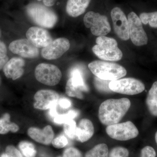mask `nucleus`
Listing matches in <instances>:
<instances>
[{
    "label": "nucleus",
    "instance_id": "obj_34",
    "mask_svg": "<svg viewBox=\"0 0 157 157\" xmlns=\"http://www.w3.org/2000/svg\"><path fill=\"white\" fill-rule=\"evenodd\" d=\"M58 104L64 109H67L71 106V103L70 100L65 98L59 99Z\"/></svg>",
    "mask_w": 157,
    "mask_h": 157
},
{
    "label": "nucleus",
    "instance_id": "obj_2",
    "mask_svg": "<svg viewBox=\"0 0 157 157\" xmlns=\"http://www.w3.org/2000/svg\"><path fill=\"white\" fill-rule=\"evenodd\" d=\"M88 67L96 77L108 81L117 80L127 74L123 67L111 62L94 61L89 64Z\"/></svg>",
    "mask_w": 157,
    "mask_h": 157
},
{
    "label": "nucleus",
    "instance_id": "obj_9",
    "mask_svg": "<svg viewBox=\"0 0 157 157\" xmlns=\"http://www.w3.org/2000/svg\"><path fill=\"white\" fill-rule=\"evenodd\" d=\"M130 38L132 43L137 46H143L147 44L148 37L143 29L140 17L134 12L128 15Z\"/></svg>",
    "mask_w": 157,
    "mask_h": 157
},
{
    "label": "nucleus",
    "instance_id": "obj_20",
    "mask_svg": "<svg viewBox=\"0 0 157 157\" xmlns=\"http://www.w3.org/2000/svg\"><path fill=\"white\" fill-rule=\"evenodd\" d=\"M19 130L18 125L10 121V115L6 113L0 118V134L5 135L9 132L16 133Z\"/></svg>",
    "mask_w": 157,
    "mask_h": 157
},
{
    "label": "nucleus",
    "instance_id": "obj_7",
    "mask_svg": "<svg viewBox=\"0 0 157 157\" xmlns=\"http://www.w3.org/2000/svg\"><path fill=\"white\" fill-rule=\"evenodd\" d=\"M106 132L109 137L118 140H128L138 136L139 131L130 121L107 126Z\"/></svg>",
    "mask_w": 157,
    "mask_h": 157
},
{
    "label": "nucleus",
    "instance_id": "obj_38",
    "mask_svg": "<svg viewBox=\"0 0 157 157\" xmlns=\"http://www.w3.org/2000/svg\"><path fill=\"white\" fill-rule=\"evenodd\" d=\"M57 0H43V3L47 7L53 6L56 2Z\"/></svg>",
    "mask_w": 157,
    "mask_h": 157
},
{
    "label": "nucleus",
    "instance_id": "obj_28",
    "mask_svg": "<svg viewBox=\"0 0 157 157\" xmlns=\"http://www.w3.org/2000/svg\"><path fill=\"white\" fill-rule=\"evenodd\" d=\"M110 81L103 80L101 78L95 77L94 78L95 86L99 91L103 93H110L112 91L109 89V84Z\"/></svg>",
    "mask_w": 157,
    "mask_h": 157
},
{
    "label": "nucleus",
    "instance_id": "obj_32",
    "mask_svg": "<svg viewBox=\"0 0 157 157\" xmlns=\"http://www.w3.org/2000/svg\"><path fill=\"white\" fill-rule=\"evenodd\" d=\"M5 153L7 157H23L20 151L12 145L6 147Z\"/></svg>",
    "mask_w": 157,
    "mask_h": 157
},
{
    "label": "nucleus",
    "instance_id": "obj_36",
    "mask_svg": "<svg viewBox=\"0 0 157 157\" xmlns=\"http://www.w3.org/2000/svg\"><path fill=\"white\" fill-rule=\"evenodd\" d=\"M57 105L58 104H56L49 109L48 115L51 118H53L54 119L59 114L58 113L57 111Z\"/></svg>",
    "mask_w": 157,
    "mask_h": 157
},
{
    "label": "nucleus",
    "instance_id": "obj_37",
    "mask_svg": "<svg viewBox=\"0 0 157 157\" xmlns=\"http://www.w3.org/2000/svg\"><path fill=\"white\" fill-rule=\"evenodd\" d=\"M9 60V58L8 56L5 57L4 58L0 59V70H3V68Z\"/></svg>",
    "mask_w": 157,
    "mask_h": 157
},
{
    "label": "nucleus",
    "instance_id": "obj_15",
    "mask_svg": "<svg viewBox=\"0 0 157 157\" xmlns=\"http://www.w3.org/2000/svg\"><path fill=\"white\" fill-rule=\"evenodd\" d=\"M25 65V62L21 58L13 57L10 59L3 68L5 76L14 80L19 78L24 72Z\"/></svg>",
    "mask_w": 157,
    "mask_h": 157
},
{
    "label": "nucleus",
    "instance_id": "obj_41",
    "mask_svg": "<svg viewBox=\"0 0 157 157\" xmlns=\"http://www.w3.org/2000/svg\"><path fill=\"white\" fill-rule=\"evenodd\" d=\"M37 1H42V0H37Z\"/></svg>",
    "mask_w": 157,
    "mask_h": 157
},
{
    "label": "nucleus",
    "instance_id": "obj_33",
    "mask_svg": "<svg viewBox=\"0 0 157 157\" xmlns=\"http://www.w3.org/2000/svg\"><path fill=\"white\" fill-rule=\"evenodd\" d=\"M156 155L154 149L152 147L147 146L141 150L140 157H155Z\"/></svg>",
    "mask_w": 157,
    "mask_h": 157
},
{
    "label": "nucleus",
    "instance_id": "obj_39",
    "mask_svg": "<svg viewBox=\"0 0 157 157\" xmlns=\"http://www.w3.org/2000/svg\"><path fill=\"white\" fill-rule=\"evenodd\" d=\"M155 140L156 143L157 145V132H156L155 134Z\"/></svg>",
    "mask_w": 157,
    "mask_h": 157
},
{
    "label": "nucleus",
    "instance_id": "obj_26",
    "mask_svg": "<svg viewBox=\"0 0 157 157\" xmlns=\"http://www.w3.org/2000/svg\"><path fill=\"white\" fill-rule=\"evenodd\" d=\"M77 126L74 120H71L64 124V131L65 134L71 139L76 140Z\"/></svg>",
    "mask_w": 157,
    "mask_h": 157
},
{
    "label": "nucleus",
    "instance_id": "obj_4",
    "mask_svg": "<svg viewBox=\"0 0 157 157\" xmlns=\"http://www.w3.org/2000/svg\"><path fill=\"white\" fill-rule=\"evenodd\" d=\"M26 11L31 20L42 27L52 28L58 21L57 16L52 10L39 3L29 4Z\"/></svg>",
    "mask_w": 157,
    "mask_h": 157
},
{
    "label": "nucleus",
    "instance_id": "obj_27",
    "mask_svg": "<svg viewBox=\"0 0 157 157\" xmlns=\"http://www.w3.org/2000/svg\"><path fill=\"white\" fill-rule=\"evenodd\" d=\"M78 115V111L76 110H71L65 114H58L53 119V121L56 124H64L68 121L73 119Z\"/></svg>",
    "mask_w": 157,
    "mask_h": 157
},
{
    "label": "nucleus",
    "instance_id": "obj_14",
    "mask_svg": "<svg viewBox=\"0 0 157 157\" xmlns=\"http://www.w3.org/2000/svg\"><path fill=\"white\" fill-rule=\"evenodd\" d=\"M34 99L36 101L34 107L36 109L45 110L58 104L59 95L56 92L51 90H40L35 94Z\"/></svg>",
    "mask_w": 157,
    "mask_h": 157
},
{
    "label": "nucleus",
    "instance_id": "obj_35",
    "mask_svg": "<svg viewBox=\"0 0 157 157\" xmlns=\"http://www.w3.org/2000/svg\"><path fill=\"white\" fill-rule=\"evenodd\" d=\"M7 49L6 45L0 40V59H2L7 56Z\"/></svg>",
    "mask_w": 157,
    "mask_h": 157
},
{
    "label": "nucleus",
    "instance_id": "obj_40",
    "mask_svg": "<svg viewBox=\"0 0 157 157\" xmlns=\"http://www.w3.org/2000/svg\"><path fill=\"white\" fill-rule=\"evenodd\" d=\"M0 157H7L6 153H2L0 156Z\"/></svg>",
    "mask_w": 157,
    "mask_h": 157
},
{
    "label": "nucleus",
    "instance_id": "obj_16",
    "mask_svg": "<svg viewBox=\"0 0 157 157\" xmlns=\"http://www.w3.org/2000/svg\"><path fill=\"white\" fill-rule=\"evenodd\" d=\"M28 134L35 141L45 145H48L52 143L54 135L52 128L50 125H47L42 130L36 128H29Z\"/></svg>",
    "mask_w": 157,
    "mask_h": 157
},
{
    "label": "nucleus",
    "instance_id": "obj_24",
    "mask_svg": "<svg viewBox=\"0 0 157 157\" xmlns=\"http://www.w3.org/2000/svg\"><path fill=\"white\" fill-rule=\"evenodd\" d=\"M140 20L144 25L148 24L152 28H157V11L143 12L140 15Z\"/></svg>",
    "mask_w": 157,
    "mask_h": 157
},
{
    "label": "nucleus",
    "instance_id": "obj_21",
    "mask_svg": "<svg viewBox=\"0 0 157 157\" xmlns=\"http://www.w3.org/2000/svg\"><path fill=\"white\" fill-rule=\"evenodd\" d=\"M70 79L73 85L80 88L82 91H87L88 88L85 82L81 70L75 68L70 72Z\"/></svg>",
    "mask_w": 157,
    "mask_h": 157
},
{
    "label": "nucleus",
    "instance_id": "obj_6",
    "mask_svg": "<svg viewBox=\"0 0 157 157\" xmlns=\"http://www.w3.org/2000/svg\"><path fill=\"white\" fill-rule=\"evenodd\" d=\"M109 89L114 92L134 95L140 94L145 90V86L140 80L133 78H126L110 81Z\"/></svg>",
    "mask_w": 157,
    "mask_h": 157
},
{
    "label": "nucleus",
    "instance_id": "obj_19",
    "mask_svg": "<svg viewBox=\"0 0 157 157\" xmlns=\"http://www.w3.org/2000/svg\"><path fill=\"white\" fill-rule=\"evenodd\" d=\"M146 104L150 113L157 117V81L154 82L149 90Z\"/></svg>",
    "mask_w": 157,
    "mask_h": 157
},
{
    "label": "nucleus",
    "instance_id": "obj_43",
    "mask_svg": "<svg viewBox=\"0 0 157 157\" xmlns=\"http://www.w3.org/2000/svg\"><path fill=\"white\" fill-rule=\"evenodd\" d=\"M0 34H1V32H0Z\"/></svg>",
    "mask_w": 157,
    "mask_h": 157
},
{
    "label": "nucleus",
    "instance_id": "obj_42",
    "mask_svg": "<svg viewBox=\"0 0 157 157\" xmlns=\"http://www.w3.org/2000/svg\"><path fill=\"white\" fill-rule=\"evenodd\" d=\"M0 82H1V79H0Z\"/></svg>",
    "mask_w": 157,
    "mask_h": 157
},
{
    "label": "nucleus",
    "instance_id": "obj_13",
    "mask_svg": "<svg viewBox=\"0 0 157 157\" xmlns=\"http://www.w3.org/2000/svg\"><path fill=\"white\" fill-rule=\"evenodd\" d=\"M26 36L28 40L38 48H44L52 41L48 31L38 27H32L29 29Z\"/></svg>",
    "mask_w": 157,
    "mask_h": 157
},
{
    "label": "nucleus",
    "instance_id": "obj_12",
    "mask_svg": "<svg viewBox=\"0 0 157 157\" xmlns=\"http://www.w3.org/2000/svg\"><path fill=\"white\" fill-rule=\"evenodd\" d=\"M9 49L12 53L26 58H35L39 55L38 48L28 39L14 40L10 43Z\"/></svg>",
    "mask_w": 157,
    "mask_h": 157
},
{
    "label": "nucleus",
    "instance_id": "obj_29",
    "mask_svg": "<svg viewBox=\"0 0 157 157\" xmlns=\"http://www.w3.org/2000/svg\"><path fill=\"white\" fill-rule=\"evenodd\" d=\"M129 151L122 147H117L111 150L108 157H128Z\"/></svg>",
    "mask_w": 157,
    "mask_h": 157
},
{
    "label": "nucleus",
    "instance_id": "obj_5",
    "mask_svg": "<svg viewBox=\"0 0 157 157\" xmlns=\"http://www.w3.org/2000/svg\"><path fill=\"white\" fill-rule=\"evenodd\" d=\"M84 25L97 36H105L111 31V26L105 15L93 11L88 12L83 18Z\"/></svg>",
    "mask_w": 157,
    "mask_h": 157
},
{
    "label": "nucleus",
    "instance_id": "obj_22",
    "mask_svg": "<svg viewBox=\"0 0 157 157\" xmlns=\"http://www.w3.org/2000/svg\"><path fill=\"white\" fill-rule=\"evenodd\" d=\"M85 157H108V148L105 144H100L86 154Z\"/></svg>",
    "mask_w": 157,
    "mask_h": 157
},
{
    "label": "nucleus",
    "instance_id": "obj_18",
    "mask_svg": "<svg viewBox=\"0 0 157 157\" xmlns=\"http://www.w3.org/2000/svg\"><path fill=\"white\" fill-rule=\"evenodd\" d=\"M91 0H68L66 11L72 17H77L84 13Z\"/></svg>",
    "mask_w": 157,
    "mask_h": 157
},
{
    "label": "nucleus",
    "instance_id": "obj_10",
    "mask_svg": "<svg viewBox=\"0 0 157 157\" xmlns=\"http://www.w3.org/2000/svg\"><path fill=\"white\" fill-rule=\"evenodd\" d=\"M110 15L114 32L117 36L124 41L128 40L130 38L128 21L123 11L119 7H115L111 10Z\"/></svg>",
    "mask_w": 157,
    "mask_h": 157
},
{
    "label": "nucleus",
    "instance_id": "obj_31",
    "mask_svg": "<svg viewBox=\"0 0 157 157\" xmlns=\"http://www.w3.org/2000/svg\"><path fill=\"white\" fill-rule=\"evenodd\" d=\"M63 157H82L78 150L75 147H70L66 149L63 154Z\"/></svg>",
    "mask_w": 157,
    "mask_h": 157
},
{
    "label": "nucleus",
    "instance_id": "obj_1",
    "mask_svg": "<svg viewBox=\"0 0 157 157\" xmlns=\"http://www.w3.org/2000/svg\"><path fill=\"white\" fill-rule=\"evenodd\" d=\"M131 105V101L128 98L106 100L99 107V120L104 125L118 123L126 114Z\"/></svg>",
    "mask_w": 157,
    "mask_h": 157
},
{
    "label": "nucleus",
    "instance_id": "obj_3",
    "mask_svg": "<svg viewBox=\"0 0 157 157\" xmlns=\"http://www.w3.org/2000/svg\"><path fill=\"white\" fill-rule=\"evenodd\" d=\"M96 45L93 47L94 53L99 59L108 61H118L123 57V53L118 47L115 39L103 36L98 37Z\"/></svg>",
    "mask_w": 157,
    "mask_h": 157
},
{
    "label": "nucleus",
    "instance_id": "obj_30",
    "mask_svg": "<svg viewBox=\"0 0 157 157\" xmlns=\"http://www.w3.org/2000/svg\"><path fill=\"white\" fill-rule=\"evenodd\" d=\"M52 143L56 148H62L67 145L68 141L64 135H61L53 139Z\"/></svg>",
    "mask_w": 157,
    "mask_h": 157
},
{
    "label": "nucleus",
    "instance_id": "obj_8",
    "mask_svg": "<svg viewBox=\"0 0 157 157\" xmlns=\"http://www.w3.org/2000/svg\"><path fill=\"white\" fill-rule=\"evenodd\" d=\"M35 75L39 82L50 86L58 84L62 76L60 70L56 66L46 63H41L37 66Z\"/></svg>",
    "mask_w": 157,
    "mask_h": 157
},
{
    "label": "nucleus",
    "instance_id": "obj_23",
    "mask_svg": "<svg viewBox=\"0 0 157 157\" xmlns=\"http://www.w3.org/2000/svg\"><path fill=\"white\" fill-rule=\"evenodd\" d=\"M18 147L21 153L25 157H35L36 150L34 144L27 141H22L18 144Z\"/></svg>",
    "mask_w": 157,
    "mask_h": 157
},
{
    "label": "nucleus",
    "instance_id": "obj_17",
    "mask_svg": "<svg viewBox=\"0 0 157 157\" xmlns=\"http://www.w3.org/2000/svg\"><path fill=\"white\" fill-rule=\"evenodd\" d=\"M94 132V125L90 120L83 119L80 121L77 127L76 140L84 142L91 138Z\"/></svg>",
    "mask_w": 157,
    "mask_h": 157
},
{
    "label": "nucleus",
    "instance_id": "obj_25",
    "mask_svg": "<svg viewBox=\"0 0 157 157\" xmlns=\"http://www.w3.org/2000/svg\"><path fill=\"white\" fill-rule=\"evenodd\" d=\"M82 91L79 88L73 85L70 78L67 82L66 86V92L68 96L71 97H75L78 99H82L83 96Z\"/></svg>",
    "mask_w": 157,
    "mask_h": 157
},
{
    "label": "nucleus",
    "instance_id": "obj_11",
    "mask_svg": "<svg viewBox=\"0 0 157 157\" xmlns=\"http://www.w3.org/2000/svg\"><path fill=\"white\" fill-rule=\"evenodd\" d=\"M69 40L64 38H58L42 48L41 54L44 58L48 60L56 59L61 57L70 48Z\"/></svg>",
    "mask_w": 157,
    "mask_h": 157
}]
</instances>
